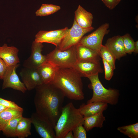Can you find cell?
Returning a JSON list of instances; mask_svg holds the SVG:
<instances>
[{
  "label": "cell",
  "mask_w": 138,
  "mask_h": 138,
  "mask_svg": "<svg viewBox=\"0 0 138 138\" xmlns=\"http://www.w3.org/2000/svg\"><path fill=\"white\" fill-rule=\"evenodd\" d=\"M35 89L36 112L48 120L54 128L63 107L65 95L52 83H43Z\"/></svg>",
  "instance_id": "6da1fadb"
},
{
  "label": "cell",
  "mask_w": 138,
  "mask_h": 138,
  "mask_svg": "<svg viewBox=\"0 0 138 138\" xmlns=\"http://www.w3.org/2000/svg\"><path fill=\"white\" fill-rule=\"evenodd\" d=\"M82 77L73 68H59L52 82L68 98L77 101L84 98Z\"/></svg>",
  "instance_id": "7a4b0ae2"
},
{
  "label": "cell",
  "mask_w": 138,
  "mask_h": 138,
  "mask_svg": "<svg viewBox=\"0 0 138 138\" xmlns=\"http://www.w3.org/2000/svg\"><path fill=\"white\" fill-rule=\"evenodd\" d=\"M84 117L70 102L63 106L54 127L56 138H64L68 132L83 123Z\"/></svg>",
  "instance_id": "3957f363"
},
{
  "label": "cell",
  "mask_w": 138,
  "mask_h": 138,
  "mask_svg": "<svg viewBox=\"0 0 138 138\" xmlns=\"http://www.w3.org/2000/svg\"><path fill=\"white\" fill-rule=\"evenodd\" d=\"M88 78L90 82L93 94L92 97L87 101V103L101 102L111 105H115L118 103L120 95L118 90L105 88L99 80L98 74Z\"/></svg>",
  "instance_id": "277c9868"
},
{
  "label": "cell",
  "mask_w": 138,
  "mask_h": 138,
  "mask_svg": "<svg viewBox=\"0 0 138 138\" xmlns=\"http://www.w3.org/2000/svg\"><path fill=\"white\" fill-rule=\"evenodd\" d=\"M75 45L63 51L56 47L45 55L46 61L59 68H73L77 61Z\"/></svg>",
  "instance_id": "5b68a950"
},
{
  "label": "cell",
  "mask_w": 138,
  "mask_h": 138,
  "mask_svg": "<svg viewBox=\"0 0 138 138\" xmlns=\"http://www.w3.org/2000/svg\"><path fill=\"white\" fill-rule=\"evenodd\" d=\"M94 28L93 27L86 28L82 27L74 19L72 27L68 29L60 45L57 47L60 50L63 51L76 45L85 34Z\"/></svg>",
  "instance_id": "8992f818"
},
{
  "label": "cell",
  "mask_w": 138,
  "mask_h": 138,
  "mask_svg": "<svg viewBox=\"0 0 138 138\" xmlns=\"http://www.w3.org/2000/svg\"><path fill=\"white\" fill-rule=\"evenodd\" d=\"M109 23L103 24L90 34L83 37L78 44L88 47L99 54L104 37L109 32Z\"/></svg>",
  "instance_id": "52a82bcc"
},
{
  "label": "cell",
  "mask_w": 138,
  "mask_h": 138,
  "mask_svg": "<svg viewBox=\"0 0 138 138\" xmlns=\"http://www.w3.org/2000/svg\"><path fill=\"white\" fill-rule=\"evenodd\" d=\"M30 118L32 123L41 137L56 138L54 128L48 120L36 112L32 113Z\"/></svg>",
  "instance_id": "ba28073f"
},
{
  "label": "cell",
  "mask_w": 138,
  "mask_h": 138,
  "mask_svg": "<svg viewBox=\"0 0 138 138\" xmlns=\"http://www.w3.org/2000/svg\"><path fill=\"white\" fill-rule=\"evenodd\" d=\"M19 64L7 66L3 80L2 89L11 88L25 93L27 89L23 83L20 80L16 72Z\"/></svg>",
  "instance_id": "9c48e42d"
},
{
  "label": "cell",
  "mask_w": 138,
  "mask_h": 138,
  "mask_svg": "<svg viewBox=\"0 0 138 138\" xmlns=\"http://www.w3.org/2000/svg\"><path fill=\"white\" fill-rule=\"evenodd\" d=\"M68 28L67 27L55 30H40L35 36L34 41L41 43H47L59 46L62 40L66 35Z\"/></svg>",
  "instance_id": "30bf717a"
},
{
  "label": "cell",
  "mask_w": 138,
  "mask_h": 138,
  "mask_svg": "<svg viewBox=\"0 0 138 138\" xmlns=\"http://www.w3.org/2000/svg\"><path fill=\"white\" fill-rule=\"evenodd\" d=\"M20 74L22 82L29 91L43 83L37 68L24 67L21 69Z\"/></svg>",
  "instance_id": "8fae6325"
},
{
  "label": "cell",
  "mask_w": 138,
  "mask_h": 138,
  "mask_svg": "<svg viewBox=\"0 0 138 138\" xmlns=\"http://www.w3.org/2000/svg\"><path fill=\"white\" fill-rule=\"evenodd\" d=\"M43 45L42 43L34 41L32 43L30 56L23 63L24 67L37 68L46 61V56L42 53Z\"/></svg>",
  "instance_id": "7c38bea8"
},
{
  "label": "cell",
  "mask_w": 138,
  "mask_h": 138,
  "mask_svg": "<svg viewBox=\"0 0 138 138\" xmlns=\"http://www.w3.org/2000/svg\"><path fill=\"white\" fill-rule=\"evenodd\" d=\"M73 68L82 77L88 78L103 72L100 61H77Z\"/></svg>",
  "instance_id": "4fadbf2b"
},
{
  "label": "cell",
  "mask_w": 138,
  "mask_h": 138,
  "mask_svg": "<svg viewBox=\"0 0 138 138\" xmlns=\"http://www.w3.org/2000/svg\"><path fill=\"white\" fill-rule=\"evenodd\" d=\"M19 50L14 46H8L4 44L0 47V57L2 59L7 66L15 65L20 62L18 56Z\"/></svg>",
  "instance_id": "5bb4252c"
},
{
  "label": "cell",
  "mask_w": 138,
  "mask_h": 138,
  "mask_svg": "<svg viewBox=\"0 0 138 138\" xmlns=\"http://www.w3.org/2000/svg\"><path fill=\"white\" fill-rule=\"evenodd\" d=\"M105 45L114 54L116 59L119 60L126 54L122 36L117 35L109 38Z\"/></svg>",
  "instance_id": "9a60e30c"
},
{
  "label": "cell",
  "mask_w": 138,
  "mask_h": 138,
  "mask_svg": "<svg viewBox=\"0 0 138 138\" xmlns=\"http://www.w3.org/2000/svg\"><path fill=\"white\" fill-rule=\"evenodd\" d=\"M75 46L77 61H100V56L97 52L84 45Z\"/></svg>",
  "instance_id": "2e32d148"
},
{
  "label": "cell",
  "mask_w": 138,
  "mask_h": 138,
  "mask_svg": "<svg viewBox=\"0 0 138 138\" xmlns=\"http://www.w3.org/2000/svg\"><path fill=\"white\" fill-rule=\"evenodd\" d=\"M108 104L101 102H94L82 104L78 109L84 117H86L97 114L106 110Z\"/></svg>",
  "instance_id": "e0dca14e"
},
{
  "label": "cell",
  "mask_w": 138,
  "mask_h": 138,
  "mask_svg": "<svg viewBox=\"0 0 138 138\" xmlns=\"http://www.w3.org/2000/svg\"><path fill=\"white\" fill-rule=\"evenodd\" d=\"M75 18L78 25L83 28L92 27L93 17V14L79 5L74 12Z\"/></svg>",
  "instance_id": "ac0fdd59"
},
{
  "label": "cell",
  "mask_w": 138,
  "mask_h": 138,
  "mask_svg": "<svg viewBox=\"0 0 138 138\" xmlns=\"http://www.w3.org/2000/svg\"><path fill=\"white\" fill-rule=\"evenodd\" d=\"M43 83H52L59 68L46 61L37 68Z\"/></svg>",
  "instance_id": "d6986e66"
},
{
  "label": "cell",
  "mask_w": 138,
  "mask_h": 138,
  "mask_svg": "<svg viewBox=\"0 0 138 138\" xmlns=\"http://www.w3.org/2000/svg\"><path fill=\"white\" fill-rule=\"evenodd\" d=\"M105 120L103 112L101 111L90 116L84 117L82 124L86 131H88L94 128H102Z\"/></svg>",
  "instance_id": "ffe728a7"
},
{
  "label": "cell",
  "mask_w": 138,
  "mask_h": 138,
  "mask_svg": "<svg viewBox=\"0 0 138 138\" xmlns=\"http://www.w3.org/2000/svg\"><path fill=\"white\" fill-rule=\"evenodd\" d=\"M31 118L23 117L19 122L16 129V135L18 138H25L31 134Z\"/></svg>",
  "instance_id": "44dd1931"
},
{
  "label": "cell",
  "mask_w": 138,
  "mask_h": 138,
  "mask_svg": "<svg viewBox=\"0 0 138 138\" xmlns=\"http://www.w3.org/2000/svg\"><path fill=\"white\" fill-rule=\"evenodd\" d=\"M23 111L7 108L0 113V133L5 124L14 118L22 116Z\"/></svg>",
  "instance_id": "7402d4cb"
},
{
  "label": "cell",
  "mask_w": 138,
  "mask_h": 138,
  "mask_svg": "<svg viewBox=\"0 0 138 138\" xmlns=\"http://www.w3.org/2000/svg\"><path fill=\"white\" fill-rule=\"evenodd\" d=\"M22 117L21 116L16 118L9 121L2 130L4 135L7 137H17L16 135L17 126L19 122Z\"/></svg>",
  "instance_id": "603a6c76"
},
{
  "label": "cell",
  "mask_w": 138,
  "mask_h": 138,
  "mask_svg": "<svg viewBox=\"0 0 138 138\" xmlns=\"http://www.w3.org/2000/svg\"><path fill=\"white\" fill-rule=\"evenodd\" d=\"M61 8L59 6L52 4H43L36 12L37 16H48L55 13Z\"/></svg>",
  "instance_id": "cb8c5ba5"
},
{
  "label": "cell",
  "mask_w": 138,
  "mask_h": 138,
  "mask_svg": "<svg viewBox=\"0 0 138 138\" xmlns=\"http://www.w3.org/2000/svg\"><path fill=\"white\" fill-rule=\"evenodd\" d=\"M99 55L110 64L114 70L116 68L115 62L116 59L114 54L105 45H101L99 52Z\"/></svg>",
  "instance_id": "d4e9b609"
},
{
  "label": "cell",
  "mask_w": 138,
  "mask_h": 138,
  "mask_svg": "<svg viewBox=\"0 0 138 138\" xmlns=\"http://www.w3.org/2000/svg\"><path fill=\"white\" fill-rule=\"evenodd\" d=\"M121 133L131 138H138V123L118 127Z\"/></svg>",
  "instance_id": "484cf974"
},
{
  "label": "cell",
  "mask_w": 138,
  "mask_h": 138,
  "mask_svg": "<svg viewBox=\"0 0 138 138\" xmlns=\"http://www.w3.org/2000/svg\"><path fill=\"white\" fill-rule=\"evenodd\" d=\"M124 47L126 53L131 54L133 52L134 48L135 42L130 35L126 33L122 36Z\"/></svg>",
  "instance_id": "4316f807"
},
{
  "label": "cell",
  "mask_w": 138,
  "mask_h": 138,
  "mask_svg": "<svg viewBox=\"0 0 138 138\" xmlns=\"http://www.w3.org/2000/svg\"><path fill=\"white\" fill-rule=\"evenodd\" d=\"M74 138H86V131L83 124H80L76 126L72 130Z\"/></svg>",
  "instance_id": "83f0119b"
},
{
  "label": "cell",
  "mask_w": 138,
  "mask_h": 138,
  "mask_svg": "<svg viewBox=\"0 0 138 138\" xmlns=\"http://www.w3.org/2000/svg\"><path fill=\"white\" fill-rule=\"evenodd\" d=\"M0 104L7 108L19 111H23V108L14 102L3 99L0 97Z\"/></svg>",
  "instance_id": "f1b7e54d"
},
{
  "label": "cell",
  "mask_w": 138,
  "mask_h": 138,
  "mask_svg": "<svg viewBox=\"0 0 138 138\" xmlns=\"http://www.w3.org/2000/svg\"><path fill=\"white\" fill-rule=\"evenodd\" d=\"M105 69V78L108 80H110L113 74L114 70L110 65L104 59H102Z\"/></svg>",
  "instance_id": "f546056e"
},
{
  "label": "cell",
  "mask_w": 138,
  "mask_h": 138,
  "mask_svg": "<svg viewBox=\"0 0 138 138\" xmlns=\"http://www.w3.org/2000/svg\"><path fill=\"white\" fill-rule=\"evenodd\" d=\"M109 9H113L119 4L121 0H101Z\"/></svg>",
  "instance_id": "4dcf8cb0"
},
{
  "label": "cell",
  "mask_w": 138,
  "mask_h": 138,
  "mask_svg": "<svg viewBox=\"0 0 138 138\" xmlns=\"http://www.w3.org/2000/svg\"><path fill=\"white\" fill-rule=\"evenodd\" d=\"M7 66L3 60L0 57V79H3Z\"/></svg>",
  "instance_id": "1f68e13d"
},
{
  "label": "cell",
  "mask_w": 138,
  "mask_h": 138,
  "mask_svg": "<svg viewBox=\"0 0 138 138\" xmlns=\"http://www.w3.org/2000/svg\"><path fill=\"white\" fill-rule=\"evenodd\" d=\"M64 138H74L72 131L68 132L65 135Z\"/></svg>",
  "instance_id": "d6a6232c"
},
{
  "label": "cell",
  "mask_w": 138,
  "mask_h": 138,
  "mask_svg": "<svg viewBox=\"0 0 138 138\" xmlns=\"http://www.w3.org/2000/svg\"><path fill=\"white\" fill-rule=\"evenodd\" d=\"M133 52L136 53H138V41L135 42L134 48Z\"/></svg>",
  "instance_id": "836d02e7"
},
{
  "label": "cell",
  "mask_w": 138,
  "mask_h": 138,
  "mask_svg": "<svg viewBox=\"0 0 138 138\" xmlns=\"http://www.w3.org/2000/svg\"><path fill=\"white\" fill-rule=\"evenodd\" d=\"M7 108L0 104V113L6 109Z\"/></svg>",
  "instance_id": "e575fe53"
}]
</instances>
